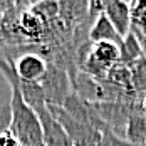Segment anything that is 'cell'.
Returning a JSON list of instances; mask_svg holds the SVG:
<instances>
[{
	"mask_svg": "<svg viewBox=\"0 0 146 146\" xmlns=\"http://www.w3.org/2000/svg\"><path fill=\"white\" fill-rule=\"evenodd\" d=\"M0 72L10 86V131L22 146L42 145V128L37 114L25 104L14 62L0 56Z\"/></svg>",
	"mask_w": 146,
	"mask_h": 146,
	"instance_id": "cell-1",
	"label": "cell"
},
{
	"mask_svg": "<svg viewBox=\"0 0 146 146\" xmlns=\"http://www.w3.org/2000/svg\"><path fill=\"white\" fill-rule=\"evenodd\" d=\"M49 111L52 113V116L57 119L62 129L69 136L72 146H96L99 143L102 131L76 121L62 106H49Z\"/></svg>",
	"mask_w": 146,
	"mask_h": 146,
	"instance_id": "cell-2",
	"label": "cell"
},
{
	"mask_svg": "<svg viewBox=\"0 0 146 146\" xmlns=\"http://www.w3.org/2000/svg\"><path fill=\"white\" fill-rule=\"evenodd\" d=\"M47 106H64L66 99L72 94V81L66 69L49 64L47 72L40 79Z\"/></svg>",
	"mask_w": 146,
	"mask_h": 146,
	"instance_id": "cell-3",
	"label": "cell"
},
{
	"mask_svg": "<svg viewBox=\"0 0 146 146\" xmlns=\"http://www.w3.org/2000/svg\"><path fill=\"white\" fill-rule=\"evenodd\" d=\"M98 113L101 119L104 121V124L108 126V129H111L113 133H116L117 136L124 138L126 133V126L131 114L141 106L139 102H94Z\"/></svg>",
	"mask_w": 146,
	"mask_h": 146,
	"instance_id": "cell-4",
	"label": "cell"
},
{
	"mask_svg": "<svg viewBox=\"0 0 146 146\" xmlns=\"http://www.w3.org/2000/svg\"><path fill=\"white\" fill-rule=\"evenodd\" d=\"M88 20H94L89 17V0H59V22L66 32L72 35Z\"/></svg>",
	"mask_w": 146,
	"mask_h": 146,
	"instance_id": "cell-5",
	"label": "cell"
},
{
	"mask_svg": "<svg viewBox=\"0 0 146 146\" xmlns=\"http://www.w3.org/2000/svg\"><path fill=\"white\" fill-rule=\"evenodd\" d=\"M62 108H64L76 121H79V123H82V124H86V126H91V128L99 129V131L108 129V126L104 124V121L101 119L98 109H96V106H94V102L81 99V98L76 96L74 92L66 99V102H64Z\"/></svg>",
	"mask_w": 146,
	"mask_h": 146,
	"instance_id": "cell-6",
	"label": "cell"
},
{
	"mask_svg": "<svg viewBox=\"0 0 146 146\" xmlns=\"http://www.w3.org/2000/svg\"><path fill=\"white\" fill-rule=\"evenodd\" d=\"M14 67L19 79L40 82V79L47 72L49 62L39 52H25V54H20L17 57V60L14 62Z\"/></svg>",
	"mask_w": 146,
	"mask_h": 146,
	"instance_id": "cell-7",
	"label": "cell"
},
{
	"mask_svg": "<svg viewBox=\"0 0 146 146\" xmlns=\"http://www.w3.org/2000/svg\"><path fill=\"white\" fill-rule=\"evenodd\" d=\"M37 117L40 121V128H42V143L45 146H72L69 136L62 129V126L59 124V121L52 116V113L49 111V106L37 113Z\"/></svg>",
	"mask_w": 146,
	"mask_h": 146,
	"instance_id": "cell-8",
	"label": "cell"
},
{
	"mask_svg": "<svg viewBox=\"0 0 146 146\" xmlns=\"http://www.w3.org/2000/svg\"><path fill=\"white\" fill-rule=\"evenodd\" d=\"M104 15L109 19L121 37L131 30V5L124 0H111L104 7Z\"/></svg>",
	"mask_w": 146,
	"mask_h": 146,
	"instance_id": "cell-9",
	"label": "cell"
},
{
	"mask_svg": "<svg viewBox=\"0 0 146 146\" xmlns=\"http://www.w3.org/2000/svg\"><path fill=\"white\" fill-rule=\"evenodd\" d=\"M89 40L92 44H96V42H116V44H121L123 37L117 34L114 25L109 22V19L102 12L92 20V24L89 27Z\"/></svg>",
	"mask_w": 146,
	"mask_h": 146,
	"instance_id": "cell-10",
	"label": "cell"
},
{
	"mask_svg": "<svg viewBox=\"0 0 146 146\" xmlns=\"http://www.w3.org/2000/svg\"><path fill=\"white\" fill-rule=\"evenodd\" d=\"M124 139H128L134 146H146V111L143 106H139L131 114L126 126Z\"/></svg>",
	"mask_w": 146,
	"mask_h": 146,
	"instance_id": "cell-11",
	"label": "cell"
},
{
	"mask_svg": "<svg viewBox=\"0 0 146 146\" xmlns=\"http://www.w3.org/2000/svg\"><path fill=\"white\" fill-rule=\"evenodd\" d=\"M19 84H20V92H22V98H24L25 104L35 114L47 108L45 94H44V89L40 86V82H32V81L19 79Z\"/></svg>",
	"mask_w": 146,
	"mask_h": 146,
	"instance_id": "cell-12",
	"label": "cell"
},
{
	"mask_svg": "<svg viewBox=\"0 0 146 146\" xmlns=\"http://www.w3.org/2000/svg\"><path fill=\"white\" fill-rule=\"evenodd\" d=\"M119 50H121L119 62H123V64H129V62H133V60H136V59L145 56L143 44H141L139 37L136 35V32L133 29L123 37V40L119 44Z\"/></svg>",
	"mask_w": 146,
	"mask_h": 146,
	"instance_id": "cell-13",
	"label": "cell"
},
{
	"mask_svg": "<svg viewBox=\"0 0 146 146\" xmlns=\"http://www.w3.org/2000/svg\"><path fill=\"white\" fill-rule=\"evenodd\" d=\"M129 72H131V84L134 94L143 101L146 96V57L136 59L128 64Z\"/></svg>",
	"mask_w": 146,
	"mask_h": 146,
	"instance_id": "cell-14",
	"label": "cell"
},
{
	"mask_svg": "<svg viewBox=\"0 0 146 146\" xmlns=\"http://www.w3.org/2000/svg\"><path fill=\"white\" fill-rule=\"evenodd\" d=\"M106 81L111 82V84H114V86H117V88H121V89H126V91L134 92L133 91V84H131V72H129L128 64H123V62L114 64L109 69Z\"/></svg>",
	"mask_w": 146,
	"mask_h": 146,
	"instance_id": "cell-15",
	"label": "cell"
},
{
	"mask_svg": "<svg viewBox=\"0 0 146 146\" xmlns=\"http://www.w3.org/2000/svg\"><path fill=\"white\" fill-rule=\"evenodd\" d=\"M131 29L141 42H146V0H136L131 7Z\"/></svg>",
	"mask_w": 146,
	"mask_h": 146,
	"instance_id": "cell-16",
	"label": "cell"
},
{
	"mask_svg": "<svg viewBox=\"0 0 146 146\" xmlns=\"http://www.w3.org/2000/svg\"><path fill=\"white\" fill-rule=\"evenodd\" d=\"M96 146H134V145L129 143L128 139L117 136L116 133H113L111 129H104L101 134V139Z\"/></svg>",
	"mask_w": 146,
	"mask_h": 146,
	"instance_id": "cell-17",
	"label": "cell"
},
{
	"mask_svg": "<svg viewBox=\"0 0 146 146\" xmlns=\"http://www.w3.org/2000/svg\"><path fill=\"white\" fill-rule=\"evenodd\" d=\"M2 20V19H0ZM0 47H5V42H3V39H2V30H0Z\"/></svg>",
	"mask_w": 146,
	"mask_h": 146,
	"instance_id": "cell-18",
	"label": "cell"
},
{
	"mask_svg": "<svg viewBox=\"0 0 146 146\" xmlns=\"http://www.w3.org/2000/svg\"><path fill=\"white\" fill-rule=\"evenodd\" d=\"M141 106H143V109H145V111H146V96H145V99L141 101Z\"/></svg>",
	"mask_w": 146,
	"mask_h": 146,
	"instance_id": "cell-19",
	"label": "cell"
},
{
	"mask_svg": "<svg viewBox=\"0 0 146 146\" xmlns=\"http://www.w3.org/2000/svg\"><path fill=\"white\" fill-rule=\"evenodd\" d=\"M143 44V49H145V57H146V42H141Z\"/></svg>",
	"mask_w": 146,
	"mask_h": 146,
	"instance_id": "cell-20",
	"label": "cell"
},
{
	"mask_svg": "<svg viewBox=\"0 0 146 146\" xmlns=\"http://www.w3.org/2000/svg\"><path fill=\"white\" fill-rule=\"evenodd\" d=\"M37 2H40V0H30V5H32V3H37Z\"/></svg>",
	"mask_w": 146,
	"mask_h": 146,
	"instance_id": "cell-21",
	"label": "cell"
},
{
	"mask_svg": "<svg viewBox=\"0 0 146 146\" xmlns=\"http://www.w3.org/2000/svg\"><path fill=\"white\" fill-rule=\"evenodd\" d=\"M39 146H45V145H44V143H42V145H39Z\"/></svg>",
	"mask_w": 146,
	"mask_h": 146,
	"instance_id": "cell-22",
	"label": "cell"
}]
</instances>
